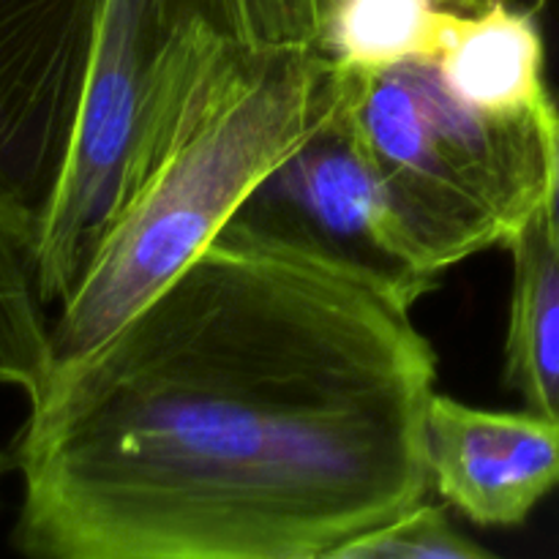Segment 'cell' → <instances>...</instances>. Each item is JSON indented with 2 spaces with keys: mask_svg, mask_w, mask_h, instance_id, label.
I'll return each mask as SVG.
<instances>
[{
  "mask_svg": "<svg viewBox=\"0 0 559 559\" xmlns=\"http://www.w3.org/2000/svg\"><path fill=\"white\" fill-rule=\"evenodd\" d=\"M420 295L246 207L85 355L14 462L41 559H333L431 495Z\"/></svg>",
  "mask_w": 559,
  "mask_h": 559,
  "instance_id": "cell-1",
  "label": "cell"
},
{
  "mask_svg": "<svg viewBox=\"0 0 559 559\" xmlns=\"http://www.w3.org/2000/svg\"><path fill=\"white\" fill-rule=\"evenodd\" d=\"M342 107L344 69L320 47L251 49L186 20L147 82L107 227L58 306L52 366L178 276Z\"/></svg>",
  "mask_w": 559,
  "mask_h": 559,
  "instance_id": "cell-2",
  "label": "cell"
},
{
  "mask_svg": "<svg viewBox=\"0 0 559 559\" xmlns=\"http://www.w3.org/2000/svg\"><path fill=\"white\" fill-rule=\"evenodd\" d=\"M342 126L442 267L511 240L549 202L555 102L497 118L459 102L435 60L344 69Z\"/></svg>",
  "mask_w": 559,
  "mask_h": 559,
  "instance_id": "cell-3",
  "label": "cell"
},
{
  "mask_svg": "<svg viewBox=\"0 0 559 559\" xmlns=\"http://www.w3.org/2000/svg\"><path fill=\"white\" fill-rule=\"evenodd\" d=\"M246 207L306 229L418 295L435 289L445 273L342 118L289 156Z\"/></svg>",
  "mask_w": 559,
  "mask_h": 559,
  "instance_id": "cell-4",
  "label": "cell"
},
{
  "mask_svg": "<svg viewBox=\"0 0 559 559\" xmlns=\"http://www.w3.org/2000/svg\"><path fill=\"white\" fill-rule=\"evenodd\" d=\"M431 491L478 527H519L559 486V420L435 393L426 415Z\"/></svg>",
  "mask_w": 559,
  "mask_h": 559,
  "instance_id": "cell-5",
  "label": "cell"
},
{
  "mask_svg": "<svg viewBox=\"0 0 559 559\" xmlns=\"http://www.w3.org/2000/svg\"><path fill=\"white\" fill-rule=\"evenodd\" d=\"M435 66L459 102L486 115L533 118L551 107L546 38L527 3L442 9Z\"/></svg>",
  "mask_w": 559,
  "mask_h": 559,
  "instance_id": "cell-6",
  "label": "cell"
},
{
  "mask_svg": "<svg viewBox=\"0 0 559 559\" xmlns=\"http://www.w3.org/2000/svg\"><path fill=\"white\" fill-rule=\"evenodd\" d=\"M513 289L506 385L524 407L559 420V229L549 202L511 240Z\"/></svg>",
  "mask_w": 559,
  "mask_h": 559,
  "instance_id": "cell-7",
  "label": "cell"
},
{
  "mask_svg": "<svg viewBox=\"0 0 559 559\" xmlns=\"http://www.w3.org/2000/svg\"><path fill=\"white\" fill-rule=\"evenodd\" d=\"M38 218L0 191V385L27 402L52 371V317L38 289Z\"/></svg>",
  "mask_w": 559,
  "mask_h": 559,
  "instance_id": "cell-8",
  "label": "cell"
},
{
  "mask_svg": "<svg viewBox=\"0 0 559 559\" xmlns=\"http://www.w3.org/2000/svg\"><path fill=\"white\" fill-rule=\"evenodd\" d=\"M440 0H336L320 49L353 71H380L435 60Z\"/></svg>",
  "mask_w": 559,
  "mask_h": 559,
  "instance_id": "cell-9",
  "label": "cell"
},
{
  "mask_svg": "<svg viewBox=\"0 0 559 559\" xmlns=\"http://www.w3.org/2000/svg\"><path fill=\"white\" fill-rule=\"evenodd\" d=\"M216 31L251 49L320 47L336 0H191Z\"/></svg>",
  "mask_w": 559,
  "mask_h": 559,
  "instance_id": "cell-10",
  "label": "cell"
},
{
  "mask_svg": "<svg viewBox=\"0 0 559 559\" xmlns=\"http://www.w3.org/2000/svg\"><path fill=\"white\" fill-rule=\"evenodd\" d=\"M448 502L429 497L391 522L349 540L333 559H486L491 551L451 519Z\"/></svg>",
  "mask_w": 559,
  "mask_h": 559,
  "instance_id": "cell-11",
  "label": "cell"
},
{
  "mask_svg": "<svg viewBox=\"0 0 559 559\" xmlns=\"http://www.w3.org/2000/svg\"><path fill=\"white\" fill-rule=\"evenodd\" d=\"M535 11L546 38V80L555 102V178H551L549 211L559 229V0H524Z\"/></svg>",
  "mask_w": 559,
  "mask_h": 559,
  "instance_id": "cell-12",
  "label": "cell"
},
{
  "mask_svg": "<svg viewBox=\"0 0 559 559\" xmlns=\"http://www.w3.org/2000/svg\"><path fill=\"white\" fill-rule=\"evenodd\" d=\"M445 9H456V11H475L484 9V5L495 3V0H440ZM511 3H524V0H511Z\"/></svg>",
  "mask_w": 559,
  "mask_h": 559,
  "instance_id": "cell-13",
  "label": "cell"
}]
</instances>
